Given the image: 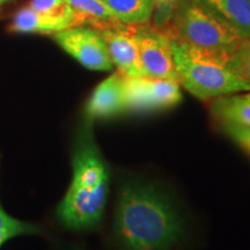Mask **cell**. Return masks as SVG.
Instances as JSON below:
<instances>
[{
    "label": "cell",
    "mask_w": 250,
    "mask_h": 250,
    "mask_svg": "<svg viewBox=\"0 0 250 250\" xmlns=\"http://www.w3.org/2000/svg\"><path fill=\"white\" fill-rule=\"evenodd\" d=\"M177 79L191 95L203 101L249 92L250 86L229 64V58L211 54L170 35Z\"/></svg>",
    "instance_id": "3"
},
{
    "label": "cell",
    "mask_w": 250,
    "mask_h": 250,
    "mask_svg": "<svg viewBox=\"0 0 250 250\" xmlns=\"http://www.w3.org/2000/svg\"><path fill=\"white\" fill-rule=\"evenodd\" d=\"M211 114L220 124L250 127V90L212 100Z\"/></svg>",
    "instance_id": "11"
},
{
    "label": "cell",
    "mask_w": 250,
    "mask_h": 250,
    "mask_svg": "<svg viewBox=\"0 0 250 250\" xmlns=\"http://www.w3.org/2000/svg\"><path fill=\"white\" fill-rule=\"evenodd\" d=\"M95 29L104 40L112 65L120 73L127 78L144 77L136 27L115 22Z\"/></svg>",
    "instance_id": "8"
},
{
    "label": "cell",
    "mask_w": 250,
    "mask_h": 250,
    "mask_svg": "<svg viewBox=\"0 0 250 250\" xmlns=\"http://www.w3.org/2000/svg\"><path fill=\"white\" fill-rule=\"evenodd\" d=\"M126 112L125 77L115 72L93 90L85 108V118L94 121L110 118Z\"/></svg>",
    "instance_id": "9"
},
{
    "label": "cell",
    "mask_w": 250,
    "mask_h": 250,
    "mask_svg": "<svg viewBox=\"0 0 250 250\" xmlns=\"http://www.w3.org/2000/svg\"><path fill=\"white\" fill-rule=\"evenodd\" d=\"M40 229L35 225L26 223L11 217L4 210L0 203V247L8 240L21 235H34L39 234Z\"/></svg>",
    "instance_id": "15"
},
{
    "label": "cell",
    "mask_w": 250,
    "mask_h": 250,
    "mask_svg": "<svg viewBox=\"0 0 250 250\" xmlns=\"http://www.w3.org/2000/svg\"><path fill=\"white\" fill-rule=\"evenodd\" d=\"M9 1H12V0H0V7H2V6L6 5Z\"/></svg>",
    "instance_id": "20"
},
{
    "label": "cell",
    "mask_w": 250,
    "mask_h": 250,
    "mask_svg": "<svg viewBox=\"0 0 250 250\" xmlns=\"http://www.w3.org/2000/svg\"><path fill=\"white\" fill-rule=\"evenodd\" d=\"M72 180L57 208V219L72 230H87L101 224L107 206L110 171L85 118L72 146Z\"/></svg>",
    "instance_id": "2"
},
{
    "label": "cell",
    "mask_w": 250,
    "mask_h": 250,
    "mask_svg": "<svg viewBox=\"0 0 250 250\" xmlns=\"http://www.w3.org/2000/svg\"><path fill=\"white\" fill-rule=\"evenodd\" d=\"M66 2L86 23H92L94 28L117 22L104 0H66Z\"/></svg>",
    "instance_id": "14"
},
{
    "label": "cell",
    "mask_w": 250,
    "mask_h": 250,
    "mask_svg": "<svg viewBox=\"0 0 250 250\" xmlns=\"http://www.w3.org/2000/svg\"><path fill=\"white\" fill-rule=\"evenodd\" d=\"M55 41L66 54L92 71H110L114 67L107 44L95 28L76 26L56 34Z\"/></svg>",
    "instance_id": "6"
},
{
    "label": "cell",
    "mask_w": 250,
    "mask_h": 250,
    "mask_svg": "<svg viewBox=\"0 0 250 250\" xmlns=\"http://www.w3.org/2000/svg\"><path fill=\"white\" fill-rule=\"evenodd\" d=\"M240 39H250V0H204Z\"/></svg>",
    "instance_id": "12"
},
{
    "label": "cell",
    "mask_w": 250,
    "mask_h": 250,
    "mask_svg": "<svg viewBox=\"0 0 250 250\" xmlns=\"http://www.w3.org/2000/svg\"><path fill=\"white\" fill-rule=\"evenodd\" d=\"M180 0H153V17L156 26L160 28L169 22Z\"/></svg>",
    "instance_id": "18"
},
{
    "label": "cell",
    "mask_w": 250,
    "mask_h": 250,
    "mask_svg": "<svg viewBox=\"0 0 250 250\" xmlns=\"http://www.w3.org/2000/svg\"><path fill=\"white\" fill-rule=\"evenodd\" d=\"M28 7L39 13L55 17H80L72 9L66 0H30Z\"/></svg>",
    "instance_id": "17"
},
{
    "label": "cell",
    "mask_w": 250,
    "mask_h": 250,
    "mask_svg": "<svg viewBox=\"0 0 250 250\" xmlns=\"http://www.w3.org/2000/svg\"><path fill=\"white\" fill-rule=\"evenodd\" d=\"M184 225L169 196L144 180H127L118 190L114 237L118 250H176Z\"/></svg>",
    "instance_id": "1"
},
{
    "label": "cell",
    "mask_w": 250,
    "mask_h": 250,
    "mask_svg": "<svg viewBox=\"0 0 250 250\" xmlns=\"http://www.w3.org/2000/svg\"><path fill=\"white\" fill-rule=\"evenodd\" d=\"M229 64L250 86V39H242L237 43L229 56Z\"/></svg>",
    "instance_id": "16"
},
{
    "label": "cell",
    "mask_w": 250,
    "mask_h": 250,
    "mask_svg": "<svg viewBox=\"0 0 250 250\" xmlns=\"http://www.w3.org/2000/svg\"><path fill=\"white\" fill-rule=\"evenodd\" d=\"M117 22L124 26L139 27L153 18V0H104Z\"/></svg>",
    "instance_id": "13"
},
{
    "label": "cell",
    "mask_w": 250,
    "mask_h": 250,
    "mask_svg": "<svg viewBox=\"0 0 250 250\" xmlns=\"http://www.w3.org/2000/svg\"><path fill=\"white\" fill-rule=\"evenodd\" d=\"M126 112H149L174 107L182 100L179 81L125 77Z\"/></svg>",
    "instance_id": "5"
},
{
    "label": "cell",
    "mask_w": 250,
    "mask_h": 250,
    "mask_svg": "<svg viewBox=\"0 0 250 250\" xmlns=\"http://www.w3.org/2000/svg\"><path fill=\"white\" fill-rule=\"evenodd\" d=\"M221 125L224 132L250 154V127L228 123H223Z\"/></svg>",
    "instance_id": "19"
},
{
    "label": "cell",
    "mask_w": 250,
    "mask_h": 250,
    "mask_svg": "<svg viewBox=\"0 0 250 250\" xmlns=\"http://www.w3.org/2000/svg\"><path fill=\"white\" fill-rule=\"evenodd\" d=\"M85 21L80 17H55L42 14L27 7L21 8L13 17L9 30L20 34H51L61 33L68 28L83 26Z\"/></svg>",
    "instance_id": "10"
},
{
    "label": "cell",
    "mask_w": 250,
    "mask_h": 250,
    "mask_svg": "<svg viewBox=\"0 0 250 250\" xmlns=\"http://www.w3.org/2000/svg\"><path fill=\"white\" fill-rule=\"evenodd\" d=\"M136 34L144 77L179 81L167 31L144 24L136 27Z\"/></svg>",
    "instance_id": "7"
},
{
    "label": "cell",
    "mask_w": 250,
    "mask_h": 250,
    "mask_svg": "<svg viewBox=\"0 0 250 250\" xmlns=\"http://www.w3.org/2000/svg\"><path fill=\"white\" fill-rule=\"evenodd\" d=\"M170 21V35L225 58L242 40L204 0H180Z\"/></svg>",
    "instance_id": "4"
}]
</instances>
